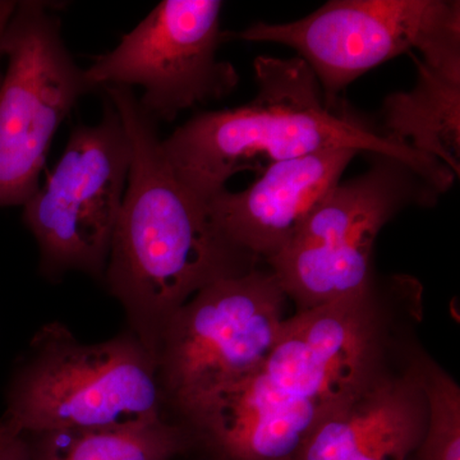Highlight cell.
<instances>
[{
    "label": "cell",
    "instance_id": "17",
    "mask_svg": "<svg viewBox=\"0 0 460 460\" xmlns=\"http://www.w3.org/2000/svg\"><path fill=\"white\" fill-rule=\"evenodd\" d=\"M0 460H31L26 438H17L13 443L3 447L0 450Z\"/></svg>",
    "mask_w": 460,
    "mask_h": 460
},
{
    "label": "cell",
    "instance_id": "5",
    "mask_svg": "<svg viewBox=\"0 0 460 460\" xmlns=\"http://www.w3.org/2000/svg\"><path fill=\"white\" fill-rule=\"evenodd\" d=\"M230 36L292 48L310 66L329 108L353 81L402 54L460 83L458 0H332L290 23H256Z\"/></svg>",
    "mask_w": 460,
    "mask_h": 460
},
{
    "label": "cell",
    "instance_id": "7",
    "mask_svg": "<svg viewBox=\"0 0 460 460\" xmlns=\"http://www.w3.org/2000/svg\"><path fill=\"white\" fill-rule=\"evenodd\" d=\"M131 160L128 133L105 98L102 120L72 129L56 168L23 205L45 277L78 271L104 280Z\"/></svg>",
    "mask_w": 460,
    "mask_h": 460
},
{
    "label": "cell",
    "instance_id": "12",
    "mask_svg": "<svg viewBox=\"0 0 460 460\" xmlns=\"http://www.w3.org/2000/svg\"><path fill=\"white\" fill-rule=\"evenodd\" d=\"M184 417L214 460H295L323 413L259 370L217 390Z\"/></svg>",
    "mask_w": 460,
    "mask_h": 460
},
{
    "label": "cell",
    "instance_id": "15",
    "mask_svg": "<svg viewBox=\"0 0 460 460\" xmlns=\"http://www.w3.org/2000/svg\"><path fill=\"white\" fill-rule=\"evenodd\" d=\"M31 460H174L196 443L164 417L120 428L54 429L26 436Z\"/></svg>",
    "mask_w": 460,
    "mask_h": 460
},
{
    "label": "cell",
    "instance_id": "18",
    "mask_svg": "<svg viewBox=\"0 0 460 460\" xmlns=\"http://www.w3.org/2000/svg\"><path fill=\"white\" fill-rule=\"evenodd\" d=\"M16 2H0V60H2V39L3 33L5 31L9 20L13 14L14 8H16ZM3 74L0 71V83H2Z\"/></svg>",
    "mask_w": 460,
    "mask_h": 460
},
{
    "label": "cell",
    "instance_id": "3",
    "mask_svg": "<svg viewBox=\"0 0 460 460\" xmlns=\"http://www.w3.org/2000/svg\"><path fill=\"white\" fill-rule=\"evenodd\" d=\"M155 357L133 332L83 343L60 323L42 326L18 365L0 417V450L54 429L120 428L163 417Z\"/></svg>",
    "mask_w": 460,
    "mask_h": 460
},
{
    "label": "cell",
    "instance_id": "13",
    "mask_svg": "<svg viewBox=\"0 0 460 460\" xmlns=\"http://www.w3.org/2000/svg\"><path fill=\"white\" fill-rule=\"evenodd\" d=\"M428 402L416 357L317 423L295 460H408L425 435Z\"/></svg>",
    "mask_w": 460,
    "mask_h": 460
},
{
    "label": "cell",
    "instance_id": "8",
    "mask_svg": "<svg viewBox=\"0 0 460 460\" xmlns=\"http://www.w3.org/2000/svg\"><path fill=\"white\" fill-rule=\"evenodd\" d=\"M48 3H17L2 39L0 208L23 206L40 187L54 136L78 100L98 90L75 62Z\"/></svg>",
    "mask_w": 460,
    "mask_h": 460
},
{
    "label": "cell",
    "instance_id": "10",
    "mask_svg": "<svg viewBox=\"0 0 460 460\" xmlns=\"http://www.w3.org/2000/svg\"><path fill=\"white\" fill-rule=\"evenodd\" d=\"M389 281L383 288L374 278L358 295L289 316L263 374L316 405L323 419L370 389L390 374L384 370Z\"/></svg>",
    "mask_w": 460,
    "mask_h": 460
},
{
    "label": "cell",
    "instance_id": "9",
    "mask_svg": "<svg viewBox=\"0 0 460 460\" xmlns=\"http://www.w3.org/2000/svg\"><path fill=\"white\" fill-rule=\"evenodd\" d=\"M219 0H164L113 50L86 69L99 89L140 87L142 111L155 122H172L187 109L208 104L235 90L239 75L217 50L230 38L222 30Z\"/></svg>",
    "mask_w": 460,
    "mask_h": 460
},
{
    "label": "cell",
    "instance_id": "6",
    "mask_svg": "<svg viewBox=\"0 0 460 460\" xmlns=\"http://www.w3.org/2000/svg\"><path fill=\"white\" fill-rule=\"evenodd\" d=\"M289 301L259 266L199 290L169 321L157 352L165 399L181 413L261 370L277 344Z\"/></svg>",
    "mask_w": 460,
    "mask_h": 460
},
{
    "label": "cell",
    "instance_id": "14",
    "mask_svg": "<svg viewBox=\"0 0 460 460\" xmlns=\"http://www.w3.org/2000/svg\"><path fill=\"white\" fill-rule=\"evenodd\" d=\"M408 56L416 63V84L387 96L380 129L389 140L438 160L458 178L460 83L429 68L413 53Z\"/></svg>",
    "mask_w": 460,
    "mask_h": 460
},
{
    "label": "cell",
    "instance_id": "16",
    "mask_svg": "<svg viewBox=\"0 0 460 460\" xmlns=\"http://www.w3.org/2000/svg\"><path fill=\"white\" fill-rule=\"evenodd\" d=\"M428 402L425 435L408 460H460V390L432 359L416 357Z\"/></svg>",
    "mask_w": 460,
    "mask_h": 460
},
{
    "label": "cell",
    "instance_id": "4",
    "mask_svg": "<svg viewBox=\"0 0 460 460\" xmlns=\"http://www.w3.org/2000/svg\"><path fill=\"white\" fill-rule=\"evenodd\" d=\"M367 172L339 181L268 266L296 313L358 295L374 279L378 233L411 206L431 208L445 190L407 163L370 154Z\"/></svg>",
    "mask_w": 460,
    "mask_h": 460
},
{
    "label": "cell",
    "instance_id": "2",
    "mask_svg": "<svg viewBox=\"0 0 460 460\" xmlns=\"http://www.w3.org/2000/svg\"><path fill=\"white\" fill-rule=\"evenodd\" d=\"M259 93L242 107L204 111L162 138L172 172L208 202L237 172L261 174L277 163L335 148L395 157L447 192L456 175L444 164L384 136L380 127L343 104H325L320 84L301 58L260 57Z\"/></svg>",
    "mask_w": 460,
    "mask_h": 460
},
{
    "label": "cell",
    "instance_id": "11",
    "mask_svg": "<svg viewBox=\"0 0 460 460\" xmlns=\"http://www.w3.org/2000/svg\"><path fill=\"white\" fill-rule=\"evenodd\" d=\"M358 154L335 148L277 163L248 189L224 190L208 199V211L230 244L257 262H268L295 237Z\"/></svg>",
    "mask_w": 460,
    "mask_h": 460
},
{
    "label": "cell",
    "instance_id": "1",
    "mask_svg": "<svg viewBox=\"0 0 460 460\" xmlns=\"http://www.w3.org/2000/svg\"><path fill=\"white\" fill-rule=\"evenodd\" d=\"M128 133L131 168L105 286L123 305L129 332L155 357L174 314L213 281L243 274L257 261L217 228L208 202L175 175L163 153L156 122L135 91L102 87Z\"/></svg>",
    "mask_w": 460,
    "mask_h": 460
}]
</instances>
